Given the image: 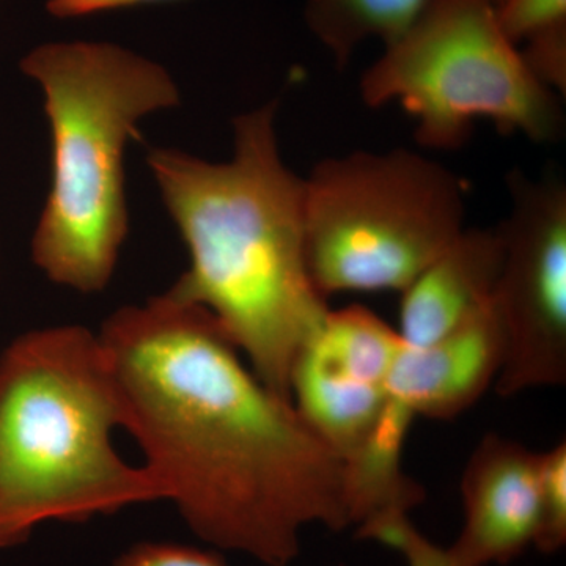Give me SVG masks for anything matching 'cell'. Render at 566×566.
<instances>
[{
	"label": "cell",
	"mask_w": 566,
	"mask_h": 566,
	"mask_svg": "<svg viewBox=\"0 0 566 566\" xmlns=\"http://www.w3.org/2000/svg\"><path fill=\"white\" fill-rule=\"evenodd\" d=\"M144 468L203 542L292 564L305 527H352L346 468L241 360L216 319L169 293L99 331Z\"/></svg>",
	"instance_id": "cell-1"
},
{
	"label": "cell",
	"mask_w": 566,
	"mask_h": 566,
	"mask_svg": "<svg viewBox=\"0 0 566 566\" xmlns=\"http://www.w3.org/2000/svg\"><path fill=\"white\" fill-rule=\"evenodd\" d=\"M275 114L271 102L234 118L230 161L151 148L147 164L191 259L166 293L205 308L292 401L294 364L329 307L308 274L305 182L283 163Z\"/></svg>",
	"instance_id": "cell-2"
},
{
	"label": "cell",
	"mask_w": 566,
	"mask_h": 566,
	"mask_svg": "<svg viewBox=\"0 0 566 566\" xmlns=\"http://www.w3.org/2000/svg\"><path fill=\"white\" fill-rule=\"evenodd\" d=\"M123 419L98 334L43 327L0 353V549L48 521L81 523L161 501L150 472L112 444Z\"/></svg>",
	"instance_id": "cell-3"
},
{
	"label": "cell",
	"mask_w": 566,
	"mask_h": 566,
	"mask_svg": "<svg viewBox=\"0 0 566 566\" xmlns=\"http://www.w3.org/2000/svg\"><path fill=\"white\" fill-rule=\"evenodd\" d=\"M21 70L43 91L52 140L33 263L57 285L103 292L129 229L126 144L142 118L178 106L180 92L159 63L104 41L41 44Z\"/></svg>",
	"instance_id": "cell-4"
},
{
	"label": "cell",
	"mask_w": 566,
	"mask_h": 566,
	"mask_svg": "<svg viewBox=\"0 0 566 566\" xmlns=\"http://www.w3.org/2000/svg\"><path fill=\"white\" fill-rule=\"evenodd\" d=\"M316 292H403L465 229L463 178L420 151H353L304 178Z\"/></svg>",
	"instance_id": "cell-5"
},
{
	"label": "cell",
	"mask_w": 566,
	"mask_h": 566,
	"mask_svg": "<svg viewBox=\"0 0 566 566\" xmlns=\"http://www.w3.org/2000/svg\"><path fill=\"white\" fill-rule=\"evenodd\" d=\"M368 107L398 103L428 150L463 147L479 120L547 144L565 129L560 96L502 31L494 0H427L359 84Z\"/></svg>",
	"instance_id": "cell-6"
},
{
	"label": "cell",
	"mask_w": 566,
	"mask_h": 566,
	"mask_svg": "<svg viewBox=\"0 0 566 566\" xmlns=\"http://www.w3.org/2000/svg\"><path fill=\"white\" fill-rule=\"evenodd\" d=\"M510 210L499 223L504 260L493 297L504 335L495 379L502 397L566 381V188L557 177H506Z\"/></svg>",
	"instance_id": "cell-7"
},
{
	"label": "cell",
	"mask_w": 566,
	"mask_h": 566,
	"mask_svg": "<svg viewBox=\"0 0 566 566\" xmlns=\"http://www.w3.org/2000/svg\"><path fill=\"white\" fill-rule=\"evenodd\" d=\"M401 346L389 323L363 305H349L329 308L294 364L292 403L346 469L363 455L385 420Z\"/></svg>",
	"instance_id": "cell-8"
},
{
	"label": "cell",
	"mask_w": 566,
	"mask_h": 566,
	"mask_svg": "<svg viewBox=\"0 0 566 566\" xmlns=\"http://www.w3.org/2000/svg\"><path fill=\"white\" fill-rule=\"evenodd\" d=\"M461 499L463 528L447 549L453 566L510 564L538 535V453L488 433L465 464Z\"/></svg>",
	"instance_id": "cell-9"
},
{
	"label": "cell",
	"mask_w": 566,
	"mask_h": 566,
	"mask_svg": "<svg viewBox=\"0 0 566 566\" xmlns=\"http://www.w3.org/2000/svg\"><path fill=\"white\" fill-rule=\"evenodd\" d=\"M504 363V335L493 303L434 344L401 346L390 394L415 417L455 419L493 386Z\"/></svg>",
	"instance_id": "cell-10"
},
{
	"label": "cell",
	"mask_w": 566,
	"mask_h": 566,
	"mask_svg": "<svg viewBox=\"0 0 566 566\" xmlns=\"http://www.w3.org/2000/svg\"><path fill=\"white\" fill-rule=\"evenodd\" d=\"M502 260L499 226L458 234L401 292L397 331L403 344H434L493 303Z\"/></svg>",
	"instance_id": "cell-11"
},
{
	"label": "cell",
	"mask_w": 566,
	"mask_h": 566,
	"mask_svg": "<svg viewBox=\"0 0 566 566\" xmlns=\"http://www.w3.org/2000/svg\"><path fill=\"white\" fill-rule=\"evenodd\" d=\"M427 0H307L305 22L329 52L346 66L368 40L389 44L419 17Z\"/></svg>",
	"instance_id": "cell-12"
},
{
	"label": "cell",
	"mask_w": 566,
	"mask_h": 566,
	"mask_svg": "<svg viewBox=\"0 0 566 566\" xmlns=\"http://www.w3.org/2000/svg\"><path fill=\"white\" fill-rule=\"evenodd\" d=\"M539 527L535 547L554 554L566 543V442L538 453Z\"/></svg>",
	"instance_id": "cell-13"
},
{
	"label": "cell",
	"mask_w": 566,
	"mask_h": 566,
	"mask_svg": "<svg viewBox=\"0 0 566 566\" xmlns=\"http://www.w3.org/2000/svg\"><path fill=\"white\" fill-rule=\"evenodd\" d=\"M497 18L505 35L520 46L535 33L566 22V0H501Z\"/></svg>",
	"instance_id": "cell-14"
},
{
	"label": "cell",
	"mask_w": 566,
	"mask_h": 566,
	"mask_svg": "<svg viewBox=\"0 0 566 566\" xmlns=\"http://www.w3.org/2000/svg\"><path fill=\"white\" fill-rule=\"evenodd\" d=\"M521 50L524 62L536 80L558 96L565 95L566 87V22L535 33L524 41Z\"/></svg>",
	"instance_id": "cell-15"
},
{
	"label": "cell",
	"mask_w": 566,
	"mask_h": 566,
	"mask_svg": "<svg viewBox=\"0 0 566 566\" xmlns=\"http://www.w3.org/2000/svg\"><path fill=\"white\" fill-rule=\"evenodd\" d=\"M115 566H227L221 556L177 543H139Z\"/></svg>",
	"instance_id": "cell-16"
},
{
	"label": "cell",
	"mask_w": 566,
	"mask_h": 566,
	"mask_svg": "<svg viewBox=\"0 0 566 566\" xmlns=\"http://www.w3.org/2000/svg\"><path fill=\"white\" fill-rule=\"evenodd\" d=\"M175 2V0H46V10L59 20L91 17L103 11L132 9L147 3Z\"/></svg>",
	"instance_id": "cell-17"
},
{
	"label": "cell",
	"mask_w": 566,
	"mask_h": 566,
	"mask_svg": "<svg viewBox=\"0 0 566 566\" xmlns=\"http://www.w3.org/2000/svg\"><path fill=\"white\" fill-rule=\"evenodd\" d=\"M495 2V6H499V3H501V0H494Z\"/></svg>",
	"instance_id": "cell-18"
}]
</instances>
